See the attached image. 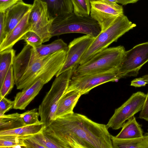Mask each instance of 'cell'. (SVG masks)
Listing matches in <instances>:
<instances>
[{"mask_svg":"<svg viewBox=\"0 0 148 148\" xmlns=\"http://www.w3.org/2000/svg\"><path fill=\"white\" fill-rule=\"evenodd\" d=\"M15 84L12 65L10 68L4 79L3 82L0 87V98L5 97L11 91Z\"/></svg>","mask_w":148,"mask_h":148,"instance_id":"cb8c5ba5","label":"cell"},{"mask_svg":"<svg viewBox=\"0 0 148 148\" xmlns=\"http://www.w3.org/2000/svg\"><path fill=\"white\" fill-rule=\"evenodd\" d=\"M0 116L12 108L14 106V101L8 99L5 97L0 98Z\"/></svg>","mask_w":148,"mask_h":148,"instance_id":"f1b7e54d","label":"cell"},{"mask_svg":"<svg viewBox=\"0 0 148 148\" xmlns=\"http://www.w3.org/2000/svg\"><path fill=\"white\" fill-rule=\"evenodd\" d=\"M23 40L28 45L35 48L42 45L43 42L41 38L37 34L32 31H29L25 33L21 40Z\"/></svg>","mask_w":148,"mask_h":148,"instance_id":"4316f807","label":"cell"},{"mask_svg":"<svg viewBox=\"0 0 148 148\" xmlns=\"http://www.w3.org/2000/svg\"><path fill=\"white\" fill-rule=\"evenodd\" d=\"M148 62V42L135 45L125 51L118 67L120 79L137 76L140 69Z\"/></svg>","mask_w":148,"mask_h":148,"instance_id":"ba28073f","label":"cell"},{"mask_svg":"<svg viewBox=\"0 0 148 148\" xmlns=\"http://www.w3.org/2000/svg\"><path fill=\"white\" fill-rule=\"evenodd\" d=\"M21 137L25 145L24 148H47L46 139L43 131L33 135Z\"/></svg>","mask_w":148,"mask_h":148,"instance_id":"603a6c76","label":"cell"},{"mask_svg":"<svg viewBox=\"0 0 148 148\" xmlns=\"http://www.w3.org/2000/svg\"><path fill=\"white\" fill-rule=\"evenodd\" d=\"M53 20L50 16L46 3L40 0H34L29 12L28 22L31 31L40 36L43 43L51 38L50 30Z\"/></svg>","mask_w":148,"mask_h":148,"instance_id":"8fae6325","label":"cell"},{"mask_svg":"<svg viewBox=\"0 0 148 148\" xmlns=\"http://www.w3.org/2000/svg\"><path fill=\"white\" fill-rule=\"evenodd\" d=\"M64 61V58L61 56H53L39 73L36 80L28 87L16 93L13 109L25 110L43 86L56 75Z\"/></svg>","mask_w":148,"mask_h":148,"instance_id":"7a4b0ae2","label":"cell"},{"mask_svg":"<svg viewBox=\"0 0 148 148\" xmlns=\"http://www.w3.org/2000/svg\"><path fill=\"white\" fill-rule=\"evenodd\" d=\"M146 136H148V133H146L145 134Z\"/></svg>","mask_w":148,"mask_h":148,"instance_id":"8d00e7d4","label":"cell"},{"mask_svg":"<svg viewBox=\"0 0 148 148\" xmlns=\"http://www.w3.org/2000/svg\"><path fill=\"white\" fill-rule=\"evenodd\" d=\"M23 0H0V12H5L9 8Z\"/></svg>","mask_w":148,"mask_h":148,"instance_id":"f546056e","label":"cell"},{"mask_svg":"<svg viewBox=\"0 0 148 148\" xmlns=\"http://www.w3.org/2000/svg\"><path fill=\"white\" fill-rule=\"evenodd\" d=\"M101 1H105L110 3H118V0H99Z\"/></svg>","mask_w":148,"mask_h":148,"instance_id":"d590c367","label":"cell"},{"mask_svg":"<svg viewBox=\"0 0 148 148\" xmlns=\"http://www.w3.org/2000/svg\"><path fill=\"white\" fill-rule=\"evenodd\" d=\"M125 51L124 47L121 45L108 48L97 53L82 64L79 65L73 75L101 73L118 68Z\"/></svg>","mask_w":148,"mask_h":148,"instance_id":"8992f818","label":"cell"},{"mask_svg":"<svg viewBox=\"0 0 148 148\" xmlns=\"http://www.w3.org/2000/svg\"><path fill=\"white\" fill-rule=\"evenodd\" d=\"M5 12H0V43L6 36L5 32Z\"/></svg>","mask_w":148,"mask_h":148,"instance_id":"4dcf8cb0","label":"cell"},{"mask_svg":"<svg viewBox=\"0 0 148 148\" xmlns=\"http://www.w3.org/2000/svg\"><path fill=\"white\" fill-rule=\"evenodd\" d=\"M120 132L116 136L121 139H130L142 137L143 132L141 125L136 121L134 116L125 122Z\"/></svg>","mask_w":148,"mask_h":148,"instance_id":"ac0fdd59","label":"cell"},{"mask_svg":"<svg viewBox=\"0 0 148 148\" xmlns=\"http://www.w3.org/2000/svg\"><path fill=\"white\" fill-rule=\"evenodd\" d=\"M45 128L44 123L40 121L39 123L35 124L25 125L12 130L0 131V136L12 135L26 136L42 131Z\"/></svg>","mask_w":148,"mask_h":148,"instance_id":"ffe728a7","label":"cell"},{"mask_svg":"<svg viewBox=\"0 0 148 148\" xmlns=\"http://www.w3.org/2000/svg\"><path fill=\"white\" fill-rule=\"evenodd\" d=\"M38 109L35 108L27 111L21 114L23 120L26 125H31L39 123V114L37 112Z\"/></svg>","mask_w":148,"mask_h":148,"instance_id":"83f0119b","label":"cell"},{"mask_svg":"<svg viewBox=\"0 0 148 148\" xmlns=\"http://www.w3.org/2000/svg\"><path fill=\"white\" fill-rule=\"evenodd\" d=\"M118 67L107 72L93 74L72 76L67 91L75 90L81 95L88 93L95 87L106 83L116 82L120 78Z\"/></svg>","mask_w":148,"mask_h":148,"instance_id":"9c48e42d","label":"cell"},{"mask_svg":"<svg viewBox=\"0 0 148 148\" xmlns=\"http://www.w3.org/2000/svg\"><path fill=\"white\" fill-rule=\"evenodd\" d=\"M25 145L21 137L15 135L0 136V148L24 147Z\"/></svg>","mask_w":148,"mask_h":148,"instance_id":"d4e9b609","label":"cell"},{"mask_svg":"<svg viewBox=\"0 0 148 148\" xmlns=\"http://www.w3.org/2000/svg\"><path fill=\"white\" fill-rule=\"evenodd\" d=\"M147 94L141 91L133 93L122 105L115 109L106 125L109 128L117 130L122 128L126 120L141 111Z\"/></svg>","mask_w":148,"mask_h":148,"instance_id":"30bf717a","label":"cell"},{"mask_svg":"<svg viewBox=\"0 0 148 148\" xmlns=\"http://www.w3.org/2000/svg\"><path fill=\"white\" fill-rule=\"evenodd\" d=\"M25 125L21 114L18 113L0 116V131L12 130Z\"/></svg>","mask_w":148,"mask_h":148,"instance_id":"44dd1931","label":"cell"},{"mask_svg":"<svg viewBox=\"0 0 148 148\" xmlns=\"http://www.w3.org/2000/svg\"></svg>","mask_w":148,"mask_h":148,"instance_id":"74e56055","label":"cell"},{"mask_svg":"<svg viewBox=\"0 0 148 148\" xmlns=\"http://www.w3.org/2000/svg\"><path fill=\"white\" fill-rule=\"evenodd\" d=\"M108 129L73 112L56 118L43 132L61 148H113Z\"/></svg>","mask_w":148,"mask_h":148,"instance_id":"6da1fadb","label":"cell"},{"mask_svg":"<svg viewBox=\"0 0 148 148\" xmlns=\"http://www.w3.org/2000/svg\"><path fill=\"white\" fill-rule=\"evenodd\" d=\"M141 79L146 81L148 84V74H147L140 77Z\"/></svg>","mask_w":148,"mask_h":148,"instance_id":"e575fe53","label":"cell"},{"mask_svg":"<svg viewBox=\"0 0 148 148\" xmlns=\"http://www.w3.org/2000/svg\"><path fill=\"white\" fill-rule=\"evenodd\" d=\"M113 148H148V136L130 139L118 138L111 135Z\"/></svg>","mask_w":148,"mask_h":148,"instance_id":"d6986e66","label":"cell"},{"mask_svg":"<svg viewBox=\"0 0 148 148\" xmlns=\"http://www.w3.org/2000/svg\"><path fill=\"white\" fill-rule=\"evenodd\" d=\"M45 3L51 18H55L73 12L71 0H40Z\"/></svg>","mask_w":148,"mask_h":148,"instance_id":"e0dca14e","label":"cell"},{"mask_svg":"<svg viewBox=\"0 0 148 148\" xmlns=\"http://www.w3.org/2000/svg\"><path fill=\"white\" fill-rule=\"evenodd\" d=\"M32 5V4L26 3L23 1L16 4L5 11V22L6 36L30 11Z\"/></svg>","mask_w":148,"mask_h":148,"instance_id":"5bb4252c","label":"cell"},{"mask_svg":"<svg viewBox=\"0 0 148 148\" xmlns=\"http://www.w3.org/2000/svg\"><path fill=\"white\" fill-rule=\"evenodd\" d=\"M29 12L11 32L6 36L4 40L0 43V52L12 48L17 42L21 40L25 33L31 31L30 26L28 22Z\"/></svg>","mask_w":148,"mask_h":148,"instance_id":"9a60e30c","label":"cell"},{"mask_svg":"<svg viewBox=\"0 0 148 148\" xmlns=\"http://www.w3.org/2000/svg\"><path fill=\"white\" fill-rule=\"evenodd\" d=\"M73 7V12L76 15L85 16L90 15V0H71Z\"/></svg>","mask_w":148,"mask_h":148,"instance_id":"484cf974","label":"cell"},{"mask_svg":"<svg viewBox=\"0 0 148 148\" xmlns=\"http://www.w3.org/2000/svg\"><path fill=\"white\" fill-rule=\"evenodd\" d=\"M136 26L123 14L119 16L95 38L80 60L79 65L82 64L97 53L108 48L111 43L116 42L119 38Z\"/></svg>","mask_w":148,"mask_h":148,"instance_id":"5b68a950","label":"cell"},{"mask_svg":"<svg viewBox=\"0 0 148 148\" xmlns=\"http://www.w3.org/2000/svg\"><path fill=\"white\" fill-rule=\"evenodd\" d=\"M76 68L74 67L56 77L51 88L38 108L40 121L47 127L55 119L59 102L67 91L70 81Z\"/></svg>","mask_w":148,"mask_h":148,"instance_id":"3957f363","label":"cell"},{"mask_svg":"<svg viewBox=\"0 0 148 148\" xmlns=\"http://www.w3.org/2000/svg\"><path fill=\"white\" fill-rule=\"evenodd\" d=\"M16 51L12 48L0 52V87L11 66L15 56Z\"/></svg>","mask_w":148,"mask_h":148,"instance_id":"7402d4cb","label":"cell"},{"mask_svg":"<svg viewBox=\"0 0 148 148\" xmlns=\"http://www.w3.org/2000/svg\"><path fill=\"white\" fill-rule=\"evenodd\" d=\"M95 38L88 35L75 38L68 45L64 63L56 76L75 67L76 68L82 57L93 41Z\"/></svg>","mask_w":148,"mask_h":148,"instance_id":"4fadbf2b","label":"cell"},{"mask_svg":"<svg viewBox=\"0 0 148 148\" xmlns=\"http://www.w3.org/2000/svg\"><path fill=\"white\" fill-rule=\"evenodd\" d=\"M101 32L98 23L90 15L81 16L74 12L55 18L50 32L51 37L71 33H79L96 37Z\"/></svg>","mask_w":148,"mask_h":148,"instance_id":"277c9868","label":"cell"},{"mask_svg":"<svg viewBox=\"0 0 148 148\" xmlns=\"http://www.w3.org/2000/svg\"><path fill=\"white\" fill-rule=\"evenodd\" d=\"M68 48L67 45L61 39L55 40L49 44L42 45L35 48L27 44L17 55L16 64L19 69L24 72L38 59L60 51L67 50Z\"/></svg>","mask_w":148,"mask_h":148,"instance_id":"52a82bcc","label":"cell"},{"mask_svg":"<svg viewBox=\"0 0 148 148\" xmlns=\"http://www.w3.org/2000/svg\"><path fill=\"white\" fill-rule=\"evenodd\" d=\"M81 96L79 92L76 91L67 90L59 102L55 119L73 113V109Z\"/></svg>","mask_w":148,"mask_h":148,"instance_id":"2e32d148","label":"cell"},{"mask_svg":"<svg viewBox=\"0 0 148 148\" xmlns=\"http://www.w3.org/2000/svg\"><path fill=\"white\" fill-rule=\"evenodd\" d=\"M138 118L148 122V91L144 105L140 111Z\"/></svg>","mask_w":148,"mask_h":148,"instance_id":"1f68e13d","label":"cell"},{"mask_svg":"<svg viewBox=\"0 0 148 148\" xmlns=\"http://www.w3.org/2000/svg\"><path fill=\"white\" fill-rule=\"evenodd\" d=\"M139 0H118V3L123 5H126L129 3H133L137 2Z\"/></svg>","mask_w":148,"mask_h":148,"instance_id":"836d02e7","label":"cell"},{"mask_svg":"<svg viewBox=\"0 0 148 148\" xmlns=\"http://www.w3.org/2000/svg\"><path fill=\"white\" fill-rule=\"evenodd\" d=\"M90 15L97 21L102 31L111 25L116 18L123 14L122 6L99 0H90Z\"/></svg>","mask_w":148,"mask_h":148,"instance_id":"7c38bea8","label":"cell"},{"mask_svg":"<svg viewBox=\"0 0 148 148\" xmlns=\"http://www.w3.org/2000/svg\"><path fill=\"white\" fill-rule=\"evenodd\" d=\"M148 84L145 81L141 79L140 77L134 79L131 81L130 86L136 87L145 86Z\"/></svg>","mask_w":148,"mask_h":148,"instance_id":"d6a6232c","label":"cell"}]
</instances>
